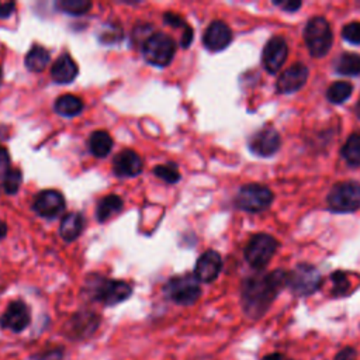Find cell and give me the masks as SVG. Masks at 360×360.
Wrapping results in <instances>:
<instances>
[{
  "instance_id": "24",
  "label": "cell",
  "mask_w": 360,
  "mask_h": 360,
  "mask_svg": "<svg viewBox=\"0 0 360 360\" xmlns=\"http://www.w3.org/2000/svg\"><path fill=\"white\" fill-rule=\"evenodd\" d=\"M83 110V101L73 94H63L55 101V111L65 117H73Z\"/></svg>"
},
{
  "instance_id": "42",
  "label": "cell",
  "mask_w": 360,
  "mask_h": 360,
  "mask_svg": "<svg viewBox=\"0 0 360 360\" xmlns=\"http://www.w3.org/2000/svg\"><path fill=\"white\" fill-rule=\"evenodd\" d=\"M6 233H7V225L0 219V239L4 238Z\"/></svg>"
},
{
  "instance_id": "27",
  "label": "cell",
  "mask_w": 360,
  "mask_h": 360,
  "mask_svg": "<svg viewBox=\"0 0 360 360\" xmlns=\"http://www.w3.org/2000/svg\"><path fill=\"white\" fill-rule=\"evenodd\" d=\"M353 90V86L349 82L340 80V82H335L329 86L328 91H326V97L330 103L333 104H340L343 103L346 98L350 97Z\"/></svg>"
},
{
  "instance_id": "11",
  "label": "cell",
  "mask_w": 360,
  "mask_h": 360,
  "mask_svg": "<svg viewBox=\"0 0 360 360\" xmlns=\"http://www.w3.org/2000/svg\"><path fill=\"white\" fill-rule=\"evenodd\" d=\"M31 322V314L27 304L21 300L11 301L3 315L0 316V326L3 329L20 333Z\"/></svg>"
},
{
  "instance_id": "30",
  "label": "cell",
  "mask_w": 360,
  "mask_h": 360,
  "mask_svg": "<svg viewBox=\"0 0 360 360\" xmlns=\"http://www.w3.org/2000/svg\"><path fill=\"white\" fill-rule=\"evenodd\" d=\"M155 176L165 180L166 183H177L180 180V173L177 170V166L173 163L167 165H158L153 169Z\"/></svg>"
},
{
  "instance_id": "26",
  "label": "cell",
  "mask_w": 360,
  "mask_h": 360,
  "mask_svg": "<svg viewBox=\"0 0 360 360\" xmlns=\"http://www.w3.org/2000/svg\"><path fill=\"white\" fill-rule=\"evenodd\" d=\"M336 72L345 76L360 75V55L343 53L336 63Z\"/></svg>"
},
{
  "instance_id": "8",
  "label": "cell",
  "mask_w": 360,
  "mask_h": 360,
  "mask_svg": "<svg viewBox=\"0 0 360 360\" xmlns=\"http://www.w3.org/2000/svg\"><path fill=\"white\" fill-rule=\"evenodd\" d=\"M278 246V242L267 233H256L253 235L246 248H245V259L253 269H263L273 257Z\"/></svg>"
},
{
  "instance_id": "13",
  "label": "cell",
  "mask_w": 360,
  "mask_h": 360,
  "mask_svg": "<svg viewBox=\"0 0 360 360\" xmlns=\"http://www.w3.org/2000/svg\"><path fill=\"white\" fill-rule=\"evenodd\" d=\"M34 211L45 218H55L65 210V198L56 190H44L34 200Z\"/></svg>"
},
{
  "instance_id": "22",
  "label": "cell",
  "mask_w": 360,
  "mask_h": 360,
  "mask_svg": "<svg viewBox=\"0 0 360 360\" xmlns=\"http://www.w3.org/2000/svg\"><path fill=\"white\" fill-rule=\"evenodd\" d=\"M90 152L96 158H104L111 152L112 148V138L105 131H94L89 139Z\"/></svg>"
},
{
  "instance_id": "44",
  "label": "cell",
  "mask_w": 360,
  "mask_h": 360,
  "mask_svg": "<svg viewBox=\"0 0 360 360\" xmlns=\"http://www.w3.org/2000/svg\"><path fill=\"white\" fill-rule=\"evenodd\" d=\"M0 83H1V69H0Z\"/></svg>"
},
{
  "instance_id": "33",
  "label": "cell",
  "mask_w": 360,
  "mask_h": 360,
  "mask_svg": "<svg viewBox=\"0 0 360 360\" xmlns=\"http://www.w3.org/2000/svg\"><path fill=\"white\" fill-rule=\"evenodd\" d=\"M63 349L62 347H52L44 352L35 353L31 360H63Z\"/></svg>"
},
{
  "instance_id": "14",
  "label": "cell",
  "mask_w": 360,
  "mask_h": 360,
  "mask_svg": "<svg viewBox=\"0 0 360 360\" xmlns=\"http://www.w3.org/2000/svg\"><path fill=\"white\" fill-rule=\"evenodd\" d=\"M288 48L281 37H273L263 49V65L269 73H276L281 69L287 59Z\"/></svg>"
},
{
  "instance_id": "4",
  "label": "cell",
  "mask_w": 360,
  "mask_h": 360,
  "mask_svg": "<svg viewBox=\"0 0 360 360\" xmlns=\"http://www.w3.org/2000/svg\"><path fill=\"white\" fill-rule=\"evenodd\" d=\"M200 281L194 274H181L169 278L163 287L165 295L177 305H191L201 295Z\"/></svg>"
},
{
  "instance_id": "28",
  "label": "cell",
  "mask_w": 360,
  "mask_h": 360,
  "mask_svg": "<svg viewBox=\"0 0 360 360\" xmlns=\"http://www.w3.org/2000/svg\"><path fill=\"white\" fill-rule=\"evenodd\" d=\"M56 7L72 15H83L91 8V3L86 0H59L56 1Z\"/></svg>"
},
{
  "instance_id": "9",
  "label": "cell",
  "mask_w": 360,
  "mask_h": 360,
  "mask_svg": "<svg viewBox=\"0 0 360 360\" xmlns=\"http://www.w3.org/2000/svg\"><path fill=\"white\" fill-rule=\"evenodd\" d=\"M322 283L319 271L308 264V263H301L297 264L292 271L288 273V281L287 285L292 291L294 295L297 297H305L312 292H315Z\"/></svg>"
},
{
  "instance_id": "6",
  "label": "cell",
  "mask_w": 360,
  "mask_h": 360,
  "mask_svg": "<svg viewBox=\"0 0 360 360\" xmlns=\"http://www.w3.org/2000/svg\"><path fill=\"white\" fill-rule=\"evenodd\" d=\"M174 52V39L163 32H156L148 37L142 45V55L145 60L159 68L167 66L172 62Z\"/></svg>"
},
{
  "instance_id": "39",
  "label": "cell",
  "mask_w": 360,
  "mask_h": 360,
  "mask_svg": "<svg viewBox=\"0 0 360 360\" xmlns=\"http://www.w3.org/2000/svg\"><path fill=\"white\" fill-rule=\"evenodd\" d=\"M15 8L14 1H0V18H8Z\"/></svg>"
},
{
  "instance_id": "32",
  "label": "cell",
  "mask_w": 360,
  "mask_h": 360,
  "mask_svg": "<svg viewBox=\"0 0 360 360\" xmlns=\"http://www.w3.org/2000/svg\"><path fill=\"white\" fill-rule=\"evenodd\" d=\"M342 37L347 42L359 45L360 44V22L353 21V22H349L347 25H345L342 30Z\"/></svg>"
},
{
  "instance_id": "29",
  "label": "cell",
  "mask_w": 360,
  "mask_h": 360,
  "mask_svg": "<svg viewBox=\"0 0 360 360\" xmlns=\"http://www.w3.org/2000/svg\"><path fill=\"white\" fill-rule=\"evenodd\" d=\"M332 283H333V295L336 297H342V295H346L349 294L350 291V280H349V274L345 273V271H335L332 276Z\"/></svg>"
},
{
  "instance_id": "7",
  "label": "cell",
  "mask_w": 360,
  "mask_h": 360,
  "mask_svg": "<svg viewBox=\"0 0 360 360\" xmlns=\"http://www.w3.org/2000/svg\"><path fill=\"white\" fill-rule=\"evenodd\" d=\"M273 201V193L266 186L257 183H249L239 188L235 197V205L248 212H260L270 207Z\"/></svg>"
},
{
  "instance_id": "20",
  "label": "cell",
  "mask_w": 360,
  "mask_h": 360,
  "mask_svg": "<svg viewBox=\"0 0 360 360\" xmlns=\"http://www.w3.org/2000/svg\"><path fill=\"white\" fill-rule=\"evenodd\" d=\"M83 226H84L83 217L79 212H70L63 217V219L60 222L59 233L63 240L72 242V240L77 239V236L82 233Z\"/></svg>"
},
{
  "instance_id": "34",
  "label": "cell",
  "mask_w": 360,
  "mask_h": 360,
  "mask_svg": "<svg viewBox=\"0 0 360 360\" xmlns=\"http://www.w3.org/2000/svg\"><path fill=\"white\" fill-rule=\"evenodd\" d=\"M356 357H357L356 349L347 346V347H343L342 350H339L336 353V356L333 357V360H356Z\"/></svg>"
},
{
  "instance_id": "31",
  "label": "cell",
  "mask_w": 360,
  "mask_h": 360,
  "mask_svg": "<svg viewBox=\"0 0 360 360\" xmlns=\"http://www.w3.org/2000/svg\"><path fill=\"white\" fill-rule=\"evenodd\" d=\"M21 180H22V173L18 169H10L4 179H3V188L4 193L7 194H14L18 191L20 186H21Z\"/></svg>"
},
{
  "instance_id": "16",
  "label": "cell",
  "mask_w": 360,
  "mask_h": 360,
  "mask_svg": "<svg viewBox=\"0 0 360 360\" xmlns=\"http://www.w3.org/2000/svg\"><path fill=\"white\" fill-rule=\"evenodd\" d=\"M221 269L222 259L219 253L215 250H207L198 257L194 267V276L197 277L198 281L211 283L218 277Z\"/></svg>"
},
{
  "instance_id": "15",
  "label": "cell",
  "mask_w": 360,
  "mask_h": 360,
  "mask_svg": "<svg viewBox=\"0 0 360 360\" xmlns=\"http://www.w3.org/2000/svg\"><path fill=\"white\" fill-rule=\"evenodd\" d=\"M232 41V31L224 21H212L204 35L202 42L208 51L218 52L225 49Z\"/></svg>"
},
{
  "instance_id": "21",
  "label": "cell",
  "mask_w": 360,
  "mask_h": 360,
  "mask_svg": "<svg viewBox=\"0 0 360 360\" xmlns=\"http://www.w3.org/2000/svg\"><path fill=\"white\" fill-rule=\"evenodd\" d=\"M122 205H124V202H122L121 197H118L115 194L105 195L104 198L100 200V202L97 205V210H96L97 219L100 222L110 219L112 215L118 214L122 210Z\"/></svg>"
},
{
  "instance_id": "3",
  "label": "cell",
  "mask_w": 360,
  "mask_h": 360,
  "mask_svg": "<svg viewBox=\"0 0 360 360\" xmlns=\"http://www.w3.org/2000/svg\"><path fill=\"white\" fill-rule=\"evenodd\" d=\"M304 39L309 53L314 58L325 56L329 52L333 41L329 22L323 17H312L305 25Z\"/></svg>"
},
{
  "instance_id": "35",
  "label": "cell",
  "mask_w": 360,
  "mask_h": 360,
  "mask_svg": "<svg viewBox=\"0 0 360 360\" xmlns=\"http://www.w3.org/2000/svg\"><path fill=\"white\" fill-rule=\"evenodd\" d=\"M165 21H166V24H169V25H172V27H187L188 24L181 18V17H179L177 14H173V13H166L165 14Z\"/></svg>"
},
{
  "instance_id": "18",
  "label": "cell",
  "mask_w": 360,
  "mask_h": 360,
  "mask_svg": "<svg viewBox=\"0 0 360 360\" xmlns=\"http://www.w3.org/2000/svg\"><path fill=\"white\" fill-rule=\"evenodd\" d=\"M142 166L141 156L131 149L120 152L112 162L114 173L118 177H135L142 172Z\"/></svg>"
},
{
  "instance_id": "1",
  "label": "cell",
  "mask_w": 360,
  "mask_h": 360,
  "mask_svg": "<svg viewBox=\"0 0 360 360\" xmlns=\"http://www.w3.org/2000/svg\"><path fill=\"white\" fill-rule=\"evenodd\" d=\"M288 273L277 269L271 273H257L248 277L242 284L240 301L246 316L259 319L266 314L278 291L287 285Z\"/></svg>"
},
{
  "instance_id": "36",
  "label": "cell",
  "mask_w": 360,
  "mask_h": 360,
  "mask_svg": "<svg viewBox=\"0 0 360 360\" xmlns=\"http://www.w3.org/2000/svg\"><path fill=\"white\" fill-rule=\"evenodd\" d=\"M10 170V158L8 152L0 146V176H6V173Z\"/></svg>"
},
{
  "instance_id": "41",
  "label": "cell",
  "mask_w": 360,
  "mask_h": 360,
  "mask_svg": "<svg viewBox=\"0 0 360 360\" xmlns=\"http://www.w3.org/2000/svg\"><path fill=\"white\" fill-rule=\"evenodd\" d=\"M262 360H290V359H285L283 354L280 353H271V354H267L264 356Z\"/></svg>"
},
{
  "instance_id": "37",
  "label": "cell",
  "mask_w": 360,
  "mask_h": 360,
  "mask_svg": "<svg viewBox=\"0 0 360 360\" xmlns=\"http://www.w3.org/2000/svg\"><path fill=\"white\" fill-rule=\"evenodd\" d=\"M111 37H114V41L117 42V41H120V39L122 38V31H121L120 28L114 27L112 30H108V31L103 32L101 41H103V42H112V38H111Z\"/></svg>"
},
{
  "instance_id": "12",
  "label": "cell",
  "mask_w": 360,
  "mask_h": 360,
  "mask_svg": "<svg viewBox=\"0 0 360 360\" xmlns=\"http://www.w3.org/2000/svg\"><path fill=\"white\" fill-rule=\"evenodd\" d=\"M100 325V316L90 311H82L72 316L66 325V335L75 340L90 338Z\"/></svg>"
},
{
  "instance_id": "17",
  "label": "cell",
  "mask_w": 360,
  "mask_h": 360,
  "mask_svg": "<svg viewBox=\"0 0 360 360\" xmlns=\"http://www.w3.org/2000/svg\"><path fill=\"white\" fill-rule=\"evenodd\" d=\"M308 79V68L302 63H294L285 69L277 80L278 93L287 94L300 90Z\"/></svg>"
},
{
  "instance_id": "25",
  "label": "cell",
  "mask_w": 360,
  "mask_h": 360,
  "mask_svg": "<svg viewBox=\"0 0 360 360\" xmlns=\"http://www.w3.org/2000/svg\"><path fill=\"white\" fill-rule=\"evenodd\" d=\"M342 156L350 166H360V132L352 134L342 146Z\"/></svg>"
},
{
  "instance_id": "38",
  "label": "cell",
  "mask_w": 360,
  "mask_h": 360,
  "mask_svg": "<svg viewBox=\"0 0 360 360\" xmlns=\"http://www.w3.org/2000/svg\"><path fill=\"white\" fill-rule=\"evenodd\" d=\"M273 4L281 7L285 11H295V10H298L301 7V1H294V0H281V1L274 0Z\"/></svg>"
},
{
  "instance_id": "2",
  "label": "cell",
  "mask_w": 360,
  "mask_h": 360,
  "mask_svg": "<svg viewBox=\"0 0 360 360\" xmlns=\"http://www.w3.org/2000/svg\"><path fill=\"white\" fill-rule=\"evenodd\" d=\"M87 294L91 300L112 307L124 302L132 294V287L122 280H111L96 276L93 281L87 283Z\"/></svg>"
},
{
  "instance_id": "10",
  "label": "cell",
  "mask_w": 360,
  "mask_h": 360,
  "mask_svg": "<svg viewBox=\"0 0 360 360\" xmlns=\"http://www.w3.org/2000/svg\"><path fill=\"white\" fill-rule=\"evenodd\" d=\"M280 134L273 125H264L262 129L255 132L249 139V149L262 158L274 155L280 148Z\"/></svg>"
},
{
  "instance_id": "43",
  "label": "cell",
  "mask_w": 360,
  "mask_h": 360,
  "mask_svg": "<svg viewBox=\"0 0 360 360\" xmlns=\"http://www.w3.org/2000/svg\"><path fill=\"white\" fill-rule=\"evenodd\" d=\"M357 115L360 118V98H359V103H357Z\"/></svg>"
},
{
  "instance_id": "23",
  "label": "cell",
  "mask_w": 360,
  "mask_h": 360,
  "mask_svg": "<svg viewBox=\"0 0 360 360\" xmlns=\"http://www.w3.org/2000/svg\"><path fill=\"white\" fill-rule=\"evenodd\" d=\"M49 59H51L49 52L45 48L35 45L25 55L24 63H25V68L31 72H42L49 63Z\"/></svg>"
},
{
  "instance_id": "40",
  "label": "cell",
  "mask_w": 360,
  "mask_h": 360,
  "mask_svg": "<svg viewBox=\"0 0 360 360\" xmlns=\"http://www.w3.org/2000/svg\"><path fill=\"white\" fill-rule=\"evenodd\" d=\"M191 41H193V30L188 27L187 30H184V34L181 35L180 44H181L183 48H187L191 44Z\"/></svg>"
},
{
  "instance_id": "5",
  "label": "cell",
  "mask_w": 360,
  "mask_h": 360,
  "mask_svg": "<svg viewBox=\"0 0 360 360\" xmlns=\"http://www.w3.org/2000/svg\"><path fill=\"white\" fill-rule=\"evenodd\" d=\"M326 202L333 212H353L360 208V183L347 180L336 183L328 197Z\"/></svg>"
},
{
  "instance_id": "19",
  "label": "cell",
  "mask_w": 360,
  "mask_h": 360,
  "mask_svg": "<svg viewBox=\"0 0 360 360\" xmlns=\"http://www.w3.org/2000/svg\"><path fill=\"white\" fill-rule=\"evenodd\" d=\"M79 73L77 65L76 62L69 56V55H60L52 65L51 68V76L53 79V82L56 83H70L76 79Z\"/></svg>"
}]
</instances>
